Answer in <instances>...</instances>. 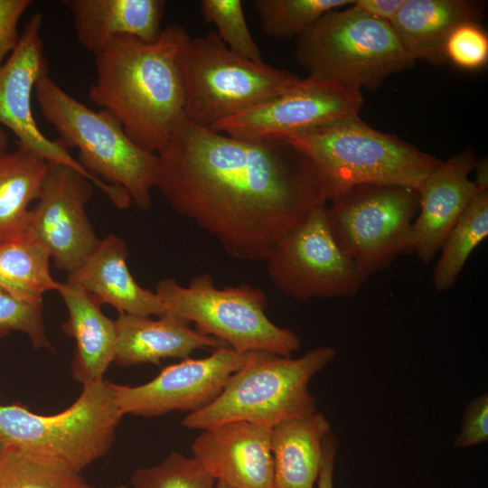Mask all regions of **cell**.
<instances>
[{
    "instance_id": "6da1fadb",
    "label": "cell",
    "mask_w": 488,
    "mask_h": 488,
    "mask_svg": "<svg viewBox=\"0 0 488 488\" xmlns=\"http://www.w3.org/2000/svg\"><path fill=\"white\" fill-rule=\"evenodd\" d=\"M157 156L155 188L170 207L237 259L266 260L329 202L311 160L282 140L239 139L183 118Z\"/></svg>"
},
{
    "instance_id": "7a4b0ae2",
    "label": "cell",
    "mask_w": 488,
    "mask_h": 488,
    "mask_svg": "<svg viewBox=\"0 0 488 488\" xmlns=\"http://www.w3.org/2000/svg\"><path fill=\"white\" fill-rule=\"evenodd\" d=\"M189 38L174 23L155 42L119 35L95 55L89 99L114 116L138 146L155 155L184 118L178 55Z\"/></svg>"
},
{
    "instance_id": "3957f363",
    "label": "cell",
    "mask_w": 488,
    "mask_h": 488,
    "mask_svg": "<svg viewBox=\"0 0 488 488\" xmlns=\"http://www.w3.org/2000/svg\"><path fill=\"white\" fill-rule=\"evenodd\" d=\"M279 140L311 160L325 183L329 201L362 184L398 185L418 190L427 176L442 162L394 136L372 128L359 116Z\"/></svg>"
},
{
    "instance_id": "277c9868",
    "label": "cell",
    "mask_w": 488,
    "mask_h": 488,
    "mask_svg": "<svg viewBox=\"0 0 488 488\" xmlns=\"http://www.w3.org/2000/svg\"><path fill=\"white\" fill-rule=\"evenodd\" d=\"M42 114L78 162L93 176L123 188L141 211L152 206L158 156L138 146L109 112L93 110L66 92L49 74L35 86Z\"/></svg>"
},
{
    "instance_id": "5b68a950",
    "label": "cell",
    "mask_w": 488,
    "mask_h": 488,
    "mask_svg": "<svg viewBox=\"0 0 488 488\" xmlns=\"http://www.w3.org/2000/svg\"><path fill=\"white\" fill-rule=\"evenodd\" d=\"M335 350L319 346L299 358L255 352L227 380L221 393L206 408L187 414L183 425L204 430L235 420L273 427L317 410L309 389L311 380L334 358Z\"/></svg>"
},
{
    "instance_id": "8992f818",
    "label": "cell",
    "mask_w": 488,
    "mask_h": 488,
    "mask_svg": "<svg viewBox=\"0 0 488 488\" xmlns=\"http://www.w3.org/2000/svg\"><path fill=\"white\" fill-rule=\"evenodd\" d=\"M184 118L211 128L297 85L301 78L230 51L216 32L190 38L178 55Z\"/></svg>"
},
{
    "instance_id": "52a82bcc",
    "label": "cell",
    "mask_w": 488,
    "mask_h": 488,
    "mask_svg": "<svg viewBox=\"0 0 488 488\" xmlns=\"http://www.w3.org/2000/svg\"><path fill=\"white\" fill-rule=\"evenodd\" d=\"M296 57L310 77L361 90L377 89L388 76L416 62L389 23L352 5L325 13L300 34Z\"/></svg>"
},
{
    "instance_id": "ba28073f",
    "label": "cell",
    "mask_w": 488,
    "mask_h": 488,
    "mask_svg": "<svg viewBox=\"0 0 488 488\" xmlns=\"http://www.w3.org/2000/svg\"><path fill=\"white\" fill-rule=\"evenodd\" d=\"M124 415L105 379L82 385L66 409L39 415L20 404L0 405V442L52 458L80 473L110 449Z\"/></svg>"
},
{
    "instance_id": "9c48e42d",
    "label": "cell",
    "mask_w": 488,
    "mask_h": 488,
    "mask_svg": "<svg viewBox=\"0 0 488 488\" xmlns=\"http://www.w3.org/2000/svg\"><path fill=\"white\" fill-rule=\"evenodd\" d=\"M164 314L195 324V329L218 338L239 352H267L290 356L300 347L296 333L275 324L266 314L267 297L248 284L219 289L209 274L193 277L187 286L173 278L155 287Z\"/></svg>"
},
{
    "instance_id": "30bf717a",
    "label": "cell",
    "mask_w": 488,
    "mask_h": 488,
    "mask_svg": "<svg viewBox=\"0 0 488 488\" xmlns=\"http://www.w3.org/2000/svg\"><path fill=\"white\" fill-rule=\"evenodd\" d=\"M329 202L327 221L335 243L367 277L385 269L398 256L413 252L418 190L362 184Z\"/></svg>"
},
{
    "instance_id": "8fae6325",
    "label": "cell",
    "mask_w": 488,
    "mask_h": 488,
    "mask_svg": "<svg viewBox=\"0 0 488 488\" xmlns=\"http://www.w3.org/2000/svg\"><path fill=\"white\" fill-rule=\"evenodd\" d=\"M266 261L274 286L299 302L354 296L369 278L335 243L327 221V203L315 206L302 224L273 247Z\"/></svg>"
},
{
    "instance_id": "7c38bea8",
    "label": "cell",
    "mask_w": 488,
    "mask_h": 488,
    "mask_svg": "<svg viewBox=\"0 0 488 488\" xmlns=\"http://www.w3.org/2000/svg\"><path fill=\"white\" fill-rule=\"evenodd\" d=\"M42 14L28 20L14 51L0 64V127L17 137V145L50 164L69 166L99 187L117 208L128 197L124 189L108 184L86 171L59 139L48 138L39 128L32 109L33 92L38 80L48 74V60L42 37Z\"/></svg>"
},
{
    "instance_id": "4fadbf2b",
    "label": "cell",
    "mask_w": 488,
    "mask_h": 488,
    "mask_svg": "<svg viewBox=\"0 0 488 488\" xmlns=\"http://www.w3.org/2000/svg\"><path fill=\"white\" fill-rule=\"evenodd\" d=\"M362 104L361 89L308 76L289 90L211 129L249 141L279 140L358 116Z\"/></svg>"
},
{
    "instance_id": "5bb4252c",
    "label": "cell",
    "mask_w": 488,
    "mask_h": 488,
    "mask_svg": "<svg viewBox=\"0 0 488 488\" xmlns=\"http://www.w3.org/2000/svg\"><path fill=\"white\" fill-rule=\"evenodd\" d=\"M254 353L221 347L208 357L188 358L166 366L141 385L112 382L113 391L123 415L154 418L174 411L194 413L213 402L229 378Z\"/></svg>"
},
{
    "instance_id": "9a60e30c",
    "label": "cell",
    "mask_w": 488,
    "mask_h": 488,
    "mask_svg": "<svg viewBox=\"0 0 488 488\" xmlns=\"http://www.w3.org/2000/svg\"><path fill=\"white\" fill-rule=\"evenodd\" d=\"M92 183L76 170L51 164L30 210L26 233L48 250L58 269L78 268L99 241L86 211Z\"/></svg>"
},
{
    "instance_id": "2e32d148",
    "label": "cell",
    "mask_w": 488,
    "mask_h": 488,
    "mask_svg": "<svg viewBox=\"0 0 488 488\" xmlns=\"http://www.w3.org/2000/svg\"><path fill=\"white\" fill-rule=\"evenodd\" d=\"M271 427L229 421L202 430L191 451L202 466L230 488H273Z\"/></svg>"
},
{
    "instance_id": "e0dca14e",
    "label": "cell",
    "mask_w": 488,
    "mask_h": 488,
    "mask_svg": "<svg viewBox=\"0 0 488 488\" xmlns=\"http://www.w3.org/2000/svg\"><path fill=\"white\" fill-rule=\"evenodd\" d=\"M476 159L470 150L441 162L418 189L419 209L412 223L413 252L424 263H429L462 212L476 188L468 178Z\"/></svg>"
},
{
    "instance_id": "ac0fdd59",
    "label": "cell",
    "mask_w": 488,
    "mask_h": 488,
    "mask_svg": "<svg viewBox=\"0 0 488 488\" xmlns=\"http://www.w3.org/2000/svg\"><path fill=\"white\" fill-rule=\"evenodd\" d=\"M127 243L108 234L95 248L67 281L88 291L101 305H112L119 314L163 316L164 310L155 292L143 288L127 266Z\"/></svg>"
},
{
    "instance_id": "d6986e66",
    "label": "cell",
    "mask_w": 488,
    "mask_h": 488,
    "mask_svg": "<svg viewBox=\"0 0 488 488\" xmlns=\"http://www.w3.org/2000/svg\"><path fill=\"white\" fill-rule=\"evenodd\" d=\"M117 348L114 362L122 367L145 363L159 364L164 359H188L198 349L228 346L213 336L205 335L180 317L119 314L115 320Z\"/></svg>"
},
{
    "instance_id": "ffe728a7",
    "label": "cell",
    "mask_w": 488,
    "mask_h": 488,
    "mask_svg": "<svg viewBox=\"0 0 488 488\" xmlns=\"http://www.w3.org/2000/svg\"><path fill=\"white\" fill-rule=\"evenodd\" d=\"M62 5L71 14L79 42L96 55L119 35L156 42L166 1L64 0Z\"/></svg>"
},
{
    "instance_id": "44dd1931",
    "label": "cell",
    "mask_w": 488,
    "mask_h": 488,
    "mask_svg": "<svg viewBox=\"0 0 488 488\" xmlns=\"http://www.w3.org/2000/svg\"><path fill=\"white\" fill-rule=\"evenodd\" d=\"M58 292L68 312L61 330L76 343L72 377L82 385L103 380L116 356L115 320L106 316L101 305L78 284L60 283Z\"/></svg>"
},
{
    "instance_id": "7402d4cb",
    "label": "cell",
    "mask_w": 488,
    "mask_h": 488,
    "mask_svg": "<svg viewBox=\"0 0 488 488\" xmlns=\"http://www.w3.org/2000/svg\"><path fill=\"white\" fill-rule=\"evenodd\" d=\"M483 18V8L474 1L405 0L389 24L415 61L443 64L452 31L465 23H479Z\"/></svg>"
},
{
    "instance_id": "603a6c76",
    "label": "cell",
    "mask_w": 488,
    "mask_h": 488,
    "mask_svg": "<svg viewBox=\"0 0 488 488\" xmlns=\"http://www.w3.org/2000/svg\"><path fill=\"white\" fill-rule=\"evenodd\" d=\"M330 432V421L318 410L273 426V488H314Z\"/></svg>"
},
{
    "instance_id": "cb8c5ba5",
    "label": "cell",
    "mask_w": 488,
    "mask_h": 488,
    "mask_svg": "<svg viewBox=\"0 0 488 488\" xmlns=\"http://www.w3.org/2000/svg\"><path fill=\"white\" fill-rule=\"evenodd\" d=\"M50 164L19 145L0 153V243L26 233L29 206L38 200Z\"/></svg>"
},
{
    "instance_id": "d4e9b609",
    "label": "cell",
    "mask_w": 488,
    "mask_h": 488,
    "mask_svg": "<svg viewBox=\"0 0 488 488\" xmlns=\"http://www.w3.org/2000/svg\"><path fill=\"white\" fill-rule=\"evenodd\" d=\"M51 257L40 242L27 233L0 243V287L13 297L42 304L48 291H58L50 270Z\"/></svg>"
},
{
    "instance_id": "484cf974",
    "label": "cell",
    "mask_w": 488,
    "mask_h": 488,
    "mask_svg": "<svg viewBox=\"0 0 488 488\" xmlns=\"http://www.w3.org/2000/svg\"><path fill=\"white\" fill-rule=\"evenodd\" d=\"M487 236L488 190L476 191L440 248L432 277L437 292L455 285L469 256Z\"/></svg>"
},
{
    "instance_id": "4316f807",
    "label": "cell",
    "mask_w": 488,
    "mask_h": 488,
    "mask_svg": "<svg viewBox=\"0 0 488 488\" xmlns=\"http://www.w3.org/2000/svg\"><path fill=\"white\" fill-rule=\"evenodd\" d=\"M0 488L99 487L89 484L79 473L52 458L4 446L0 450Z\"/></svg>"
},
{
    "instance_id": "83f0119b",
    "label": "cell",
    "mask_w": 488,
    "mask_h": 488,
    "mask_svg": "<svg viewBox=\"0 0 488 488\" xmlns=\"http://www.w3.org/2000/svg\"><path fill=\"white\" fill-rule=\"evenodd\" d=\"M354 0H253L265 34L278 40L297 38L325 13Z\"/></svg>"
},
{
    "instance_id": "f1b7e54d",
    "label": "cell",
    "mask_w": 488,
    "mask_h": 488,
    "mask_svg": "<svg viewBox=\"0 0 488 488\" xmlns=\"http://www.w3.org/2000/svg\"><path fill=\"white\" fill-rule=\"evenodd\" d=\"M134 488H216L217 481L193 456L172 452L159 464L136 469Z\"/></svg>"
},
{
    "instance_id": "f546056e",
    "label": "cell",
    "mask_w": 488,
    "mask_h": 488,
    "mask_svg": "<svg viewBox=\"0 0 488 488\" xmlns=\"http://www.w3.org/2000/svg\"><path fill=\"white\" fill-rule=\"evenodd\" d=\"M200 9L204 21L215 24L217 34L230 51L250 61H263L240 0H202Z\"/></svg>"
},
{
    "instance_id": "4dcf8cb0",
    "label": "cell",
    "mask_w": 488,
    "mask_h": 488,
    "mask_svg": "<svg viewBox=\"0 0 488 488\" xmlns=\"http://www.w3.org/2000/svg\"><path fill=\"white\" fill-rule=\"evenodd\" d=\"M12 332L25 333L35 349H52L45 333L42 304L23 302L0 287V339Z\"/></svg>"
},
{
    "instance_id": "1f68e13d",
    "label": "cell",
    "mask_w": 488,
    "mask_h": 488,
    "mask_svg": "<svg viewBox=\"0 0 488 488\" xmlns=\"http://www.w3.org/2000/svg\"><path fill=\"white\" fill-rule=\"evenodd\" d=\"M446 61L465 70H477L488 60V37L476 23H465L455 27L445 44Z\"/></svg>"
},
{
    "instance_id": "d6a6232c",
    "label": "cell",
    "mask_w": 488,
    "mask_h": 488,
    "mask_svg": "<svg viewBox=\"0 0 488 488\" xmlns=\"http://www.w3.org/2000/svg\"><path fill=\"white\" fill-rule=\"evenodd\" d=\"M488 441V395L474 398L465 407L455 446L465 448Z\"/></svg>"
},
{
    "instance_id": "836d02e7",
    "label": "cell",
    "mask_w": 488,
    "mask_h": 488,
    "mask_svg": "<svg viewBox=\"0 0 488 488\" xmlns=\"http://www.w3.org/2000/svg\"><path fill=\"white\" fill-rule=\"evenodd\" d=\"M32 3L31 0H0V64L17 45L21 36L19 21Z\"/></svg>"
},
{
    "instance_id": "e575fe53",
    "label": "cell",
    "mask_w": 488,
    "mask_h": 488,
    "mask_svg": "<svg viewBox=\"0 0 488 488\" xmlns=\"http://www.w3.org/2000/svg\"><path fill=\"white\" fill-rule=\"evenodd\" d=\"M405 0H354L352 6L377 19L390 23Z\"/></svg>"
},
{
    "instance_id": "d590c367",
    "label": "cell",
    "mask_w": 488,
    "mask_h": 488,
    "mask_svg": "<svg viewBox=\"0 0 488 488\" xmlns=\"http://www.w3.org/2000/svg\"><path fill=\"white\" fill-rule=\"evenodd\" d=\"M337 447V439L331 432L327 435L324 443V458L316 483L317 488H333L334 460Z\"/></svg>"
},
{
    "instance_id": "8d00e7d4",
    "label": "cell",
    "mask_w": 488,
    "mask_h": 488,
    "mask_svg": "<svg viewBox=\"0 0 488 488\" xmlns=\"http://www.w3.org/2000/svg\"><path fill=\"white\" fill-rule=\"evenodd\" d=\"M474 170H475V180L473 181L476 191H487L488 189V162L487 157L476 161Z\"/></svg>"
},
{
    "instance_id": "74e56055",
    "label": "cell",
    "mask_w": 488,
    "mask_h": 488,
    "mask_svg": "<svg viewBox=\"0 0 488 488\" xmlns=\"http://www.w3.org/2000/svg\"><path fill=\"white\" fill-rule=\"evenodd\" d=\"M8 147V135L5 129L0 127V153L7 150Z\"/></svg>"
},
{
    "instance_id": "f35d334b",
    "label": "cell",
    "mask_w": 488,
    "mask_h": 488,
    "mask_svg": "<svg viewBox=\"0 0 488 488\" xmlns=\"http://www.w3.org/2000/svg\"><path fill=\"white\" fill-rule=\"evenodd\" d=\"M216 488H230V487H229V486H227V485H225V484H223L221 483L217 482Z\"/></svg>"
},
{
    "instance_id": "ab89813d",
    "label": "cell",
    "mask_w": 488,
    "mask_h": 488,
    "mask_svg": "<svg viewBox=\"0 0 488 488\" xmlns=\"http://www.w3.org/2000/svg\"><path fill=\"white\" fill-rule=\"evenodd\" d=\"M4 446V445L0 442V450Z\"/></svg>"
}]
</instances>
